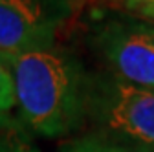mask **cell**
<instances>
[{
    "mask_svg": "<svg viewBox=\"0 0 154 152\" xmlns=\"http://www.w3.org/2000/svg\"><path fill=\"white\" fill-rule=\"evenodd\" d=\"M2 55L13 77L17 119L29 134L55 139L86 125L88 73L72 53L53 44Z\"/></svg>",
    "mask_w": 154,
    "mask_h": 152,
    "instance_id": "obj_1",
    "label": "cell"
},
{
    "mask_svg": "<svg viewBox=\"0 0 154 152\" xmlns=\"http://www.w3.org/2000/svg\"><path fill=\"white\" fill-rule=\"evenodd\" d=\"M86 123L94 134L134 152H154V90L88 73Z\"/></svg>",
    "mask_w": 154,
    "mask_h": 152,
    "instance_id": "obj_2",
    "label": "cell"
},
{
    "mask_svg": "<svg viewBox=\"0 0 154 152\" xmlns=\"http://www.w3.org/2000/svg\"><path fill=\"white\" fill-rule=\"evenodd\" d=\"M92 48L108 73L154 90V22L141 17H108L92 31Z\"/></svg>",
    "mask_w": 154,
    "mask_h": 152,
    "instance_id": "obj_3",
    "label": "cell"
},
{
    "mask_svg": "<svg viewBox=\"0 0 154 152\" xmlns=\"http://www.w3.org/2000/svg\"><path fill=\"white\" fill-rule=\"evenodd\" d=\"M68 13V0H0V53L53 46Z\"/></svg>",
    "mask_w": 154,
    "mask_h": 152,
    "instance_id": "obj_4",
    "label": "cell"
},
{
    "mask_svg": "<svg viewBox=\"0 0 154 152\" xmlns=\"http://www.w3.org/2000/svg\"><path fill=\"white\" fill-rule=\"evenodd\" d=\"M0 152H41L33 143L31 134L24 125L9 117V114L0 116Z\"/></svg>",
    "mask_w": 154,
    "mask_h": 152,
    "instance_id": "obj_5",
    "label": "cell"
},
{
    "mask_svg": "<svg viewBox=\"0 0 154 152\" xmlns=\"http://www.w3.org/2000/svg\"><path fill=\"white\" fill-rule=\"evenodd\" d=\"M59 152H134L130 148H125L121 145H116L105 138H99L95 134L77 138L73 141L64 143Z\"/></svg>",
    "mask_w": 154,
    "mask_h": 152,
    "instance_id": "obj_6",
    "label": "cell"
},
{
    "mask_svg": "<svg viewBox=\"0 0 154 152\" xmlns=\"http://www.w3.org/2000/svg\"><path fill=\"white\" fill-rule=\"evenodd\" d=\"M11 108H15L13 77L8 68V62L4 61V55L0 53V116L9 114Z\"/></svg>",
    "mask_w": 154,
    "mask_h": 152,
    "instance_id": "obj_7",
    "label": "cell"
},
{
    "mask_svg": "<svg viewBox=\"0 0 154 152\" xmlns=\"http://www.w3.org/2000/svg\"><path fill=\"white\" fill-rule=\"evenodd\" d=\"M112 2L116 6H119L121 9L125 11H132V13H136L138 9L145 8V6H150L154 4V0H112Z\"/></svg>",
    "mask_w": 154,
    "mask_h": 152,
    "instance_id": "obj_8",
    "label": "cell"
},
{
    "mask_svg": "<svg viewBox=\"0 0 154 152\" xmlns=\"http://www.w3.org/2000/svg\"><path fill=\"white\" fill-rule=\"evenodd\" d=\"M136 15H138V17H141V18H147V20H150V22H154V4H150V6H145V8L138 9V11H136Z\"/></svg>",
    "mask_w": 154,
    "mask_h": 152,
    "instance_id": "obj_9",
    "label": "cell"
}]
</instances>
